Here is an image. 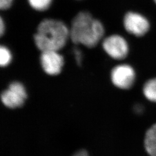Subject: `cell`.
Masks as SVG:
<instances>
[{"mask_svg": "<svg viewBox=\"0 0 156 156\" xmlns=\"http://www.w3.org/2000/svg\"><path fill=\"white\" fill-rule=\"evenodd\" d=\"M30 6L37 11H45L47 10L52 2V0H28Z\"/></svg>", "mask_w": 156, "mask_h": 156, "instance_id": "cell-10", "label": "cell"}, {"mask_svg": "<svg viewBox=\"0 0 156 156\" xmlns=\"http://www.w3.org/2000/svg\"><path fill=\"white\" fill-rule=\"evenodd\" d=\"M105 28L100 20L94 18L88 12L78 13L71 23L69 38L75 44L87 48H94L102 39Z\"/></svg>", "mask_w": 156, "mask_h": 156, "instance_id": "cell-1", "label": "cell"}, {"mask_svg": "<svg viewBox=\"0 0 156 156\" xmlns=\"http://www.w3.org/2000/svg\"><path fill=\"white\" fill-rule=\"evenodd\" d=\"M26 90L22 83L13 82L1 94V101L7 108L15 109L22 106L27 99Z\"/></svg>", "mask_w": 156, "mask_h": 156, "instance_id": "cell-4", "label": "cell"}, {"mask_svg": "<svg viewBox=\"0 0 156 156\" xmlns=\"http://www.w3.org/2000/svg\"><path fill=\"white\" fill-rule=\"evenodd\" d=\"M145 150L150 156H156V123L146 132L144 140Z\"/></svg>", "mask_w": 156, "mask_h": 156, "instance_id": "cell-8", "label": "cell"}, {"mask_svg": "<svg viewBox=\"0 0 156 156\" xmlns=\"http://www.w3.org/2000/svg\"><path fill=\"white\" fill-rule=\"evenodd\" d=\"M13 2V0H0V9L6 10L9 9Z\"/></svg>", "mask_w": 156, "mask_h": 156, "instance_id": "cell-12", "label": "cell"}, {"mask_svg": "<svg viewBox=\"0 0 156 156\" xmlns=\"http://www.w3.org/2000/svg\"><path fill=\"white\" fill-rule=\"evenodd\" d=\"M5 30V23L4 22V20L2 17H1L0 19V34L1 35H2Z\"/></svg>", "mask_w": 156, "mask_h": 156, "instance_id": "cell-14", "label": "cell"}, {"mask_svg": "<svg viewBox=\"0 0 156 156\" xmlns=\"http://www.w3.org/2000/svg\"><path fill=\"white\" fill-rule=\"evenodd\" d=\"M12 56L9 49L5 46L0 47V65L1 67H7L12 61Z\"/></svg>", "mask_w": 156, "mask_h": 156, "instance_id": "cell-11", "label": "cell"}, {"mask_svg": "<svg viewBox=\"0 0 156 156\" xmlns=\"http://www.w3.org/2000/svg\"><path fill=\"white\" fill-rule=\"evenodd\" d=\"M102 48L112 58L122 60L126 58L129 52V46L126 39L118 34L107 37L102 41Z\"/></svg>", "mask_w": 156, "mask_h": 156, "instance_id": "cell-3", "label": "cell"}, {"mask_svg": "<svg viewBox=\"0 0 156 156\" xmlns=\"http://www.w3.org/2000/svg\"><path fill=\"white\" fill-rule=\"evenodd\" d=\"M154 2H155V3H156V0H154Z\"/></svg>", "mask_w": 156, "mask_h": 156, "instance_id": "cell-16", "label": "cell"}, {"mask_svg": "<svg viewBox=\"0 0 156 156\" xmlns=\"http://www.w3.org/2000/svg\"><path fill=\"white\" fill-rule=\"evenodd\" d=\"M73 156H89L88 153L84 150L79 151Z\"/></svg>", "mask_w": 156, "mask_h": 156, "instance_id": "cell-15", "label": "cell"}, {"mask_svg": "<svg viewBox=\"0 0 156 156\" xmlns=\"http://www.w3.org/2000/svg\"><path fill=\"white\" fill-rule=\"evenodd\" d=\"M73 53L75 55L76 62L78 65L80 66L81 64L82 59V55L81 51L78 49V48H75V49L73 50Z\"/></svg>", "mask_w": 156, "mask_h": 156, "instance_id": "cell-13", "label": "cell"}, {"mask_svg": "<svg viewBox=\"0 0 156 156\" xmlns=\"http://www.w3.org/2000/svg\"><path fill=\"white\" fill-rule=\"evenodd\" d=\"M40 63L44 71L50 76H55L62 72L64 66V57L57 50L41 51Z\"/></svg>", "mask_w": 156, "mask_h": 156, "instance_id": "cell-7", "label": "cell"}, {"mask_svg": "<svg viewBox=\"0 0 156 156\" xmlns=\"http://www.w3.org/2000/svg\"><path fill=\"white\" fill-rule=\"evenodd\" d=\"M69 38V28L61 20L45 19L39 23L34 35V43L41 51H59Z\"/></svg>", "mask_w": 156, "mask_h": 156, "instance_id": "cell-2", "label": "cell"}, {"mask_svg": "<svg viewBox=\"0 0 156 156\" xmlns=\"http://www.w3.org/2000/svg\"><path fill=\"white\" fill-rule=\"evenodd\" d=\"M143 93L148 100L156 102V78L150 79L145 83Z\"/></svg>", "mask_w": 156, "mask_h": 156, "instance_id": "cell-9", "label": "cell"}, {"mask_svg": "<svg viewBox=\"0 0 156 156\" xmlns=\"http://www.w3.org/2000/svg\"><path fill=\"white\" fill-rule=\"evenodd\" d=\"M123 25L128 33L142 37L150 28V23L144 16L135 12H128L124 17Z\"/></svg>", "mask_w": 156, "mask_h": 156, "instance_id": "cell-6", "label": "cell"}, {"mask_svg": "<svg viewBox=\"0 0 156 156\" xmlns=\"http://www.w3.org/2000/svg\"><path fill=\"white\" fill-rule=\"evenodd\" d=\"M135 76L134 68L126 64L115 66L112 69L111 73L112 83L120 89H130L134 84Z\"/></svg>", "mask_w": 156, "mask_h": 156, "instance_id": "cell-5", "label": "cell"}]
</instances>
